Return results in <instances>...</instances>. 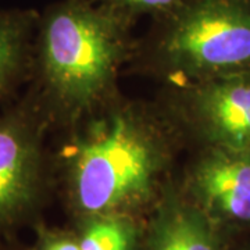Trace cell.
I'll return each instance as SVG.
<instances>
[{"label": "cell", "instance_id": "cell-12", "mask_svg": "<svg viewBox=\"0 0 250 250\" xmlns=\"http://www.w3.org/2000/svg\"><path fill=\"white\" fill-rule=\"evenodd\" d=\"M0 250H29V249H21V248H10V246H0Z\"/></svg>", "mask_w": 250, "mask_h": 250}, {"label": "cell", "instance_id": "cell-8", "mask_svg": "<svg viewBox=\"0 0 250 250\" xmlns=\"http://www.w3.org/2000/svg\"><path fill=\"white\" fill-rule=\"evenodd\" d=\"M143 225L136 215H88L77 218L75 232L82 250H139Z\"/></svg>", "mask_w": 250, "mask_h": 250}, {"label": "cell", "instance_id": "cell-9", "mask_svg": "<svg viewBox=\"0 0 250 250\" xmlns=\"http://www.w3.org/2000/svg\"><path fill=\"white\" fill-rule=\"evenodd\" d=\"M32 22L28 11H0V93L17 72Z\"/></svg>", "mask_w": 250, "mask_h": 250}, {"label": "cell", "instance_id": "cell-4", "mask_svg": "<svg viewBox=\"0 0 250 250\" xmlns=\"http://www.w3.org/2000/svg\"><path fill=\"white\" fill-rule=\"evenodd\" d=\"M184 193L231 238L250 232V152L206 146Z\"/></svg>", "mask_w": 250, "mask_h": 250}, {"label": "cell", "instance_id": "cell-10", "mask_svg": "<svg viewBox=\"0 0 250 250\" xmlns=\"http://www.w3.org/2000/svg\"><path fill=\"white\" fill-rule=\"evenodd\" d=\"M100 4L114 10L126 18L136 14H168L187 0H98Z\"/></svg>", "mask_w": 250, "mask_h": 250}, {"label": "cell", "instance_id": "cell-2", "mask_svg": "<svg viewBox=\"0 0 250 250\" xmlns=\"http://www.w3.org/2000/svg\"><path fill=\"white\" fill-rule=\"evenodd\" d=\"M129 18L103 4L64 0L41 24L39 60L49 93L78 111L102 98L126 52Z\"/></svg>", "mask_w": 250, "mask_h": 250}, {"label": "cell", "instance_id": "cell-3", "mask_svg": "<svg viewBox=\"0 0 250 250\" xmlns=\"http://www.w3.org/2000/svg\"><path fill=\"white\" fill-rule=\"evenodd\" d=\"M157 54L189 83L250 70V0H187L164 14Z\"/></svg>", "mask_w": 250, "mask_h": 250}, {"label": "cell", "instance_id": "cell-13", "mask_svg": "<svg viewBox=\"0 0 250 250\" xmlns=\"http://www.w3.org/2000/svg\"><path fill=\"white\" fill-rule=\"evenodd\" d=\"M233 250H250V245H243V246H239V248H236V249H233Z\"/></svg>", "mask_w": 250, "mask_h": 250}, {"label": "cell", "instance_id": "cell-11", "mask_svg": "<svg viewBox=\"0 0 250 250\" xmlns=\"http://www.w3.org/2000/svg\"><path fill=\"white\" fill-rule=\"evenodd\" d=\"M35 232V243L29 250H82L75 229L68 231L36 224Z\"/></svg>", "mask_w": 250, "mask_h": 250}, {"label": "cell", "instance_id": "cell-7", "mask_svg": "<svg viewBox=\"0 0 250 250\" xmlns=\"http://www.w3.org/2000/svg\"><path fill=\"white\" fill-rule=\"evenodd\" d=\"M232 239L184 190L163 188L145 221L139 250H233Z\"/></svg>", "mask_w": 250, "mask_h": 250}, {"label": "cell", "instance_id": "cell-1", "mask_svg": "<svg viewBox=\"0 0 250 250\" xmlns=\"http://www.w3.org/2000/svg\"><path fill=\"white\" fill-rule=\"evenodd\" d=\"M167 149L159 131L132 110L92 126L74 147L68 199L77 218L98 214L142 217L160 196Z\"/></svg>", "mask_w": 250, "mask_h": 250}, {"label": "cell", "instance_id": "cell-5", "mask_svg": "<svg viewBox=\"0 0 250 250\" xmlns=\"http://www.w3.org/2000/svg\"><path fill=\"white\" fill-rule=\"evenodd\" d=\"M187 110L205 146L250 152V70L189 83Z\"/></svg>", "mask_w": 250, "mask_h": 250}, {"label": "cell", "instance_id": "cell-6", "mask_svg": "<svg viewBox=\"0 0 250 250\" xmlns=\"http://www.w3.org/2000/svg\"><path fill=\"white\" fill-rule=\"evenodd\" d=\"M41 149L24 114L0 121V233L28 220L41 200Z\"/></svg>", "mask_w": 250, "mask_h": 250}]
</instances>
